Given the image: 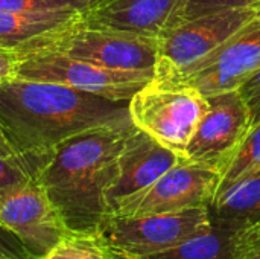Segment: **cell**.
<instances>
[{
	"label": "cell",
	"instance_id": "ffe728a7",
	"mask_svg": "<svg viewBox=\"0 0 260 259\" xmlns=\"http://www.w3.org/2000/svg\"><path fill=\"white\" fill-rule=\"evenodd\" d=\"M91 0H0V11L15 14H87Z\"/></svg>",
	"mask_w": 260,
	"mask_h": 259
},
{
	"label": "cell",
	"instance_id": "7402d4cb",
	"mask_svg": "<svg viewBox=\"0 0 260 259\" xmlns=\"http://www.w3.org/2000/svg\"><path fill=\"white\" fill-rule=\"evenodd\" d=\"M0 259H35L18 238L0 224Z\"/></svg>",
	"mask_w": 260,
	"mask_h": 259
},
{
	"label": "cell",
	"instance_id": "603a6c76",
	"mask_svg": "<svg viewBox=\"0 0 260 259\" xmlns=\"http://www.w3.org/2000/svg\"><path fill=\"white\" fill-rule=\"evenodd\" d=\"M239 92L247 99V102L250 104L251 111L254 114L260 107V67L253 73V76L248 81H245L242 84Z\"/></svg>",
	"mask_w": 260,
	"mask_h": 259
},
{
	"label": "cell",
	"instance_id": "5bb4252c",
	"mask_svg": "<svg viewBox=\"0 0 260 259\" xmlns=\"http://www.w3.org/2000/svg\"><path fill=\"white\" fill-rule=\"evenodd\" d=\"M184 0H111L85 14L82 23L158 38Z\"/></svg>",
	"mask_w": 260,
	"mask_h": 259
},
{
	"label": "cell",
	"instance_id": "3957f363",
	"mask_svg": "<svg viewBox=\"0 0 260 259\" xmlns=\"http://www.w3.org/2000/svg\"><path fill=\"white\" fill-rule=\"evenodd\" d=\"M207 110L209 99L200 90L155 75L129 101L133 125L181 159Z\"/></svg>",
	"mask_w": 260,
	"mask_h": 259
},
{
	"label": "cell",
	"instance_id": "52a82bcc",
	"mask_svg": "<svg viewBox=\"0 0 260 259\" xmlns=\"http://www.w3.org/2000/svg\"><path fill=\"white\" fill-rule=\"evenodd\" d=\"M44 50L61 52L107 69L131 72H155L158 60L157 38L125 31L93 27L82 21L59 34Z\"/></svg>",
	"mask_w": 260,
	"mask_h": 259
},
{
	"label": "cell",
	"instance_id": "277c9868",
	"mask_svg": "<svg viewBox=\"0 0 260 259\" xmlns=\"http://www.w3.org/2000/svg\"><path fill=\"white\" fill-rule=\"evenodd\" d=\"M154 75L155 72L152 70H114L67 56L61 52L41 50L20 56L14 76L29 81L62 84L113 101L129 102Z\"/></svg>",
	"mask_w": 260,
	"mask_h": 259
},
{
	"label": "cell",
	"instance_id": "2e32d148",
	"mask_svg": "<svg viewBox=\"0 0 260 259\" xmlns=\"http://www.w3.org/2000/svg\"><path fill=\"white\" fill-rule=\"evenodd\" d=\"M209 211L216 218L260 223V171L229 188Z\"/></svg>",
	"mask_w": 260,
	"mask_h": 259
},
{
	"label": "cell",
	"instance_id": "8fae6325",
	"mask_svg": "<svg viewBox=\"0 0 260 259\" xmlns=\"http://www.w3.org/2000/svg\"><path fill=\"white\" fill-rule=\"evenodd\" d=\"M0 224L35 259H43L70 231L37 180L0 202Z\"/></svg>",
	"mask_w": 260,
	"mask_h": 259
},
{
	"label": "cell",
	"instance_id": "7c38bea8",
	"mask_svg": "<svg viewBox=\"0 0 260 259\" xmlns=\"http://www.w3.org/2000/svg\"><path fill=\"white\" fill-rule=\"evenodd\" d=\"M181 160L177 153L133 127L119 156L117 177L107 195L111 215L122 202L148 189Z\"/></svg>",
	"mask_w": 260,
	"mask_h": 259
},
{
	"label": "cell",
	"instance_id": "44dd1931",
	"mask_svg": "<svg viewBox=\"0 0 260 259\" xmlns=\"http://www.w3.org/2000/svg\"><path fill=\"white\" fill-rule=\"evenodd\" d=\"M259 0H184L181 6L178 8V11L175 12L169 27L180 24L186 20L206 15V14H213V12L227 11V9L251 8Z\"/></svg>",
	"mask_w": 260,
	"mask_h": 259
},
{
	"label": "cell",
	"instance_id": "8992f818",
	"mask_svg": "<svg viewBox=\"0 0 260 259\" xmlns=\"http://www.w3.org/2000/svg\"><path fill=\"white\" fill-rule=\"evenodd\" d=\"M253 18L251 6L200 15L166 29L157 38L155 75L169 76L204 60L247 29Z\"/></svg>",
	"mask_w": 260,
	"mask_h": 259
},
{
	"label": "cell",
	"instance_id": "ba28073f",
	"mask_svg": "<svg viewBox=\"0 0 260 259\" xmlns=\"http://www.w3.org/2000/svg\"><path fill=\"white\" fill-rule=\"evenodd\" d=\"M209 110L201 119L184 160L212 168L221 176L251 131L253 111L239 90L207 96Z\"/></svg>",
	"mask_w": 260,
	"mask_h": 259
},
{
	"label": "cell",
	"instance_id": "f1b7e54d",
	"mask_svg": "<svg viewBox=\"0 0 260 259\" xmlns=\"http://www.w3.org/2000/svg\"><path fill=\"white\" fill-rule=\"evenodd\" d=\"M113 259H142V258H128V256H122V255H117V253H114Z\"/></svg>",
	"mask_w": 260,
	"mask_h": 259
},
{
	"label": "cell",
	"instance_id": "cb8c5ba5",
	"mask_svg": "<svg viewBox=\"0 0 260 259\" xmlns=\"http://www.w3.org/2000/svg\"><path fill=\"white\" fill-rule=\"evenodd\" d=\"M17 61H18V55L0 49V84L6 79L14 78Z\"/></svg>",
	"mask_w": 260,
	"mask_h": 259
},
{
	"label": "cell",
	"instance_id": "83f0119b",
	"mask_svg": "<svg viewBox=\"0 0 260 259\" xmlns=\"http://www.w3.org/2000/svg\"><path fill=\"white\" fill-rule=\"evenodd\" d=\"M259 121H260V107L257 108V111L253 114V122H254V124H257Z\"/></svg>",
	"mask_w": 260,
	"mask_h": 259
},
{
	"label": "cell",
	"instance_id": "4316f807",
	"mask_svg": "<svg viewBox=\"0 0 260 259\" xmlns=\"http://www.w3.org/2000/svg\"><path fill=\"white\" fill-rule=\"evenodd\" d=\"M108 2H111V0H91V9L99 8V6H102V5H105V3H108ZM91 9H90V11H91Z\"/></svg>",
	"mask_w": 260,
	"mask_h": 259
},
{
	"label": "cell",
	"instance_id": "d4e9b609",
	"mask_svg": "<svg viewBox=\"0 0 260 259\" xmlns=\"http://www.w3.org/2000/svg\"><path fill=\"white\" fill-rule=\"evenodd\" d=\"M0 156L2 157H15V156H20L14 151V148L11 147V143L8 142L2 127H0Z\"/></svg>",
	"mask_w": 260,
	"mask_h": 259
},
{
	"label": "cell",
	"instance_id": "9c48e42d",
	"mask_svg": "<svg viewBox=\"0 0 260 259\" xmlns=\"http://www.w3.org/2000/svg\"><path fill=\"white\" fill-rule=\"evenodd\" d=\"M221 177V172L212 168L183 159L148 189L122 202L113 215L139 217L200 206L210 208L216 198Z\"/></svg>",
	"mask_w": 260,
	"mask_h": 259
},
{
	"label": "cell",
	"instance_id": "9a60e30c",
	"mask_svg": "<svg viewBox=\"0 0 260 259\" xmlns=\"http://www.w3.org/2000/svg\"><path fill=\"white\" fill-rule=\"evenodd\" d=\"M85 14H15L0 11V49L24 56L47 49L59 34L73 27Z\"/></svg>",
	"mask_w": 260,
	"mask_h": 259
},
{
	"label": "cell",
	"instance_id": "7a4b0ae2",
	"mask_svg": "<svg viewBox=\"0 0 260 259\" xmlns=\"http://www.w3.org/2000/svg\"><path fill=\"white\" fill-rule=\"evenodd\" d=\"M133 127L76 134L55 148L40 172L37 182L70 232H101L111 217L107 195L117 177L119 156Z\"/></svg>",
	"mask_w": 260,
	"mask_h": 259
},
{
	"label": "cell",
	"instance_id": "e0dca14e",
	"mask_svg": "<svg viewBox=\"0 0 260 259\" xmlns=\"http://www.w3.org/2000/svg\"><path fill=\"white\" fill-rule=\"evenodd\" d=\"M52 154L15 157L0 156V202L20 191L32 180H37Z\"/></svg>",
	"mask_w": 260,
	"mask_h": 259
},
{
	"label": "cell",
	"instance_id": "484cf974",
	"mask_svg": "<svg viewBox=\"0 0 260 259\" xmlns=\"http://www.w3.org/2000/svg\"><path fill=\"white\" fill-rule=\"evenodd\" d=\"M253 11H254V18H253V23L260 26V0L253 6Z\"/></svg>",
	"mask_w": 260,
	"mask_h": 259
},
{
	"label": "cell",
	"instance_id": "d6986e66",
	"mask_svg": "<svg viewBox=\"0 0 260 259\" xmlns=\"http://www.w3.org/2000/svg\"><path fill=\"white\" fill-rule=\"evenodd\" d=\"M260 171V121L253 125L247 139L238 150L229 168L221 177V185L216 194V198L224 194L229 188L238 182L256 174ZM215 198V200H216Z\"/></svg>",
	"mask_w": 260,
	"mask_h": 259
},
{
	"label": "cell",
	"instance_id": "5b68a950",
	"mask_svg": "<svg viewBox=\"0 0 260 259\" xmlns=\"http://www.w3.org/2000/svg\"><path fill=\"white\" fill-rule=\"evenodd\" d=\"M209 223V206H200L139 217L111 215L101 234L114 253L143 259L180 246Z\"/></svg>",
	"mask_w": 260,
	"mask_h": 259
},
{
	"label": "cell",
	"instance_id": "6da1fadb",
	"mask_svg": "<svg viewBox=\"0 0 260 259\" xmlns=\"http://www.w3.org/2000/svg\"><path fill=\"white\" fill-rule=\"evenodd\" d=\"M0 127L17 154L47 156L76 134L133 122L128 101L14 76L0 84Z\"/></svg>",
	"mask_w": 260,
	"mask_h": 259
},
{
	"label": "cell",
	"instance_id": "ac0fdd59",
	"mask_svg": "<svg viewBox=\"0 0 260 259\" xmlns=\"http://www.w3.org/2000/svg\"><path fill=\"white\" fill-rule=\"evenodd\" d=\"M114 252L101 232H69L43 259H113Z\"/></svg>",
	"mask_w": 260,
	"mask_h": 259
},
{
	"label": "cell",
	"instance_id": "30bf717a",
	"mask_svg": "<svg viewBox=\"0 0 260 259\" xmlns=\"http://www.w3.org/2000/svg\"><path fill=\"white\" fill-rule=\"evenodd\" d=\"M260 67V26L251 24L204 60L160 76L189 84L204 96L239 90ZM157 76V75H155Z\"/></svg>",
	"mask_w": 260,
	"mask_h": 259
},
{
	"label": "cell",
	"instance_id": "4fadbf2b",
	"mask_svg": "<svg viewBox=\"0 0 260 259\" xmlns=\"http://www.w3.org/2000/svg\"><path fill=\"white\" fill-rule=\"evenodd\" d=\"M260 250V223L210 215V223L180 246L143 259H248Z\"/></svg>",
	"mask_w": 260,
	"mask_h": 259
},
{
	"label": "cell",
	"instance_id": "f546056e",
	"mask_svg": "<svg viewBox=\"0 0 260 259\" xmlns=\"http://www.w3.org/2000/svg\"><path fill=\"white\" fill-rule=\"evenodd\" d=\"M248 259H260V250H259V252H256V253H254L253 256H250Z\"/></svg>",
	"mask_w": 260,
	"mask_h": 259
}]
</instances>
